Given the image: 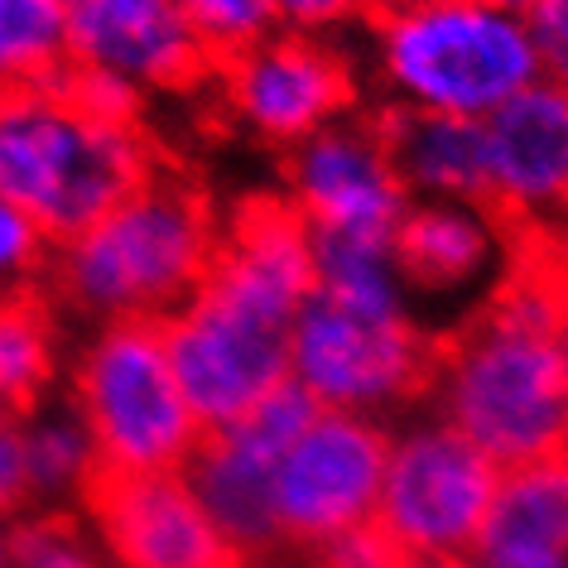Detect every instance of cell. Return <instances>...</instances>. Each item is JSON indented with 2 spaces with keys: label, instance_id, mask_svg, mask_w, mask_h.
<instances>
[{
  "label": "cell",
  "instance_id": "obj_1",
  "mask_svg": "<svg viewBox=\"0 0 568 568\" xmlns=\"http://www.w3.org/2000/svg\"><path fill=\"white\" fill-rule=\"evenodd\" d=\"M564 270L520 265L434 366L438 419L501 467L568 453V376L554 347Z\"/></svg>",
  "mask_w": 568,
  "mask_h": 568
},
{
  "label": "cell",
  "instance_id": "obj_2",
  "mask_svg": "<svg viewBox=\"0 0 568 568\" xmlns=\"http://www.w3.org/2000/svg\"><path fill=\"white\" fill-rule=\"evenodd\" d=\"M222 212L193 179L154 169L88 232L59 241L49 275L59 300L92 323H164L207 280Z\"/></svg>",
  "mask_w": 568,
  "mask_h": 568
},
{
  "label": "cell",
  "instance_id": "obj_3",
  "mask_svg": "<svg viewBox=\"0 0 568 568\" xmlns=\"http://www.w3.org/2000/svg\"><path fill=\"white\" fill-rule=\"evenodd\" d=\"M366 68L386 111L487 121L539 82L520 10L491 0H409L366 20Z\"/></svg>",
  "mask_w": 568,
  "mask_h": 568
},
{
  "label": "cell",
  "instance_id": "obj_4",
  "mask_svg": "<svg viewBox=\"0 0 568 568\" xmlns=\"http://www.w3.org/2000/svg\"><path fill=\"white\" fill-rule=\"evenodd\" d=\"M154 169L145 125L97 116L68 82L0 97V197L53 246L106 217Z\"/></svg>",
  "mask_w": 568,
  "mask_h": 568
},
{
  "label": "cell",
  "instance_id": "obj_5",
  "mask_svg": "<svg viewBox=\"0 0 568 568\" xmlns=\"http://www.w3.org/2000/svg\"><path fill=\"white\" fill-rule=\"evenodd\" d=\"M68 409L88 429L102 477L183 473L203 444L160 323H97L68 362Z\"/></svg>",
  "mask_w": 568,
  "mask_h": 568
},
{
  "label": "cell",
  "instance_id": "obj_6",
  "mask_svg": "<svg viewBox=\"0 0 568 568\" xmlns=\"http://www.w3.org/2000/svg\"><path fill=\"white\" fill-rule=\"evenodd\" d=\"M438 366L415 308H357L314 294L290 328V386L318 409L381 419L429 390Z\"/></svg>",
  "mask_w": 568,
  "mask_h": 568
},
{
  "label": "cell",
  "instance_id": "obj_7",
  "mask_svg": "<svg viewBox=\"0 0 568 568\" xmlns=\"http://www.w3.org/2000/svg\"><path fill=\"white\" fill-rule=\"evenodd\" d=\"M501 467L448 419L419 415L390 429L376 530L400 559H467L491 516Z\"/></svg>",
  "mask_w": 568,
  "mask_h": 568
},
{
  "label": "cell",
  "instance_id": "obj_8",
  "mask_svg": "<svg viewBox=\"0 0 568 568\" xmlns=\"http://www.w3.org/2000/svg\"><path fill=\"white\" fill-rule=\"evenodd\" d=\"M217 106L265 150L304 145L308 135L357 116V63L337 39L270 30L212 63Z\"/></svg>",
  "mask_w": 568,
  "mask_h": 568
},
{
  "label": "cell",
  "instance_id": "obj_9",
  "mask_svg": "<svg viewBox=\"0 0 568 568\" xmlns=\"http://www.w3.org/2000/svg\"><path fill=\"white\" fill-rule=\"evenodd\" d=\"M390 424L318 409L290 448L275 458L270 496H275L280 545L318 549L328 539L376 520L381 473H386Z\"/></svg>",
  "mask_w": 568,
  "mask_h": 568
},
{
  "label": "cell",
  "instance_id": "obj_10",
  "mask_svg": "<svg viewBox=\"0 0 568 568\" xmlns=\"http://www.w3.org/2000/svg\"><path fill=\"white\" fill-rule=\"evenodd\" d=\"M160 328L203 434L236 424L290 381V328L207 284H197L193 300Z\"/></svg>",
  "mask_w": 568,
  "mask_h": 568
},
{
  "label": "cell",
  "instance_id": "obj_11",
  "mask_svg": "<svg viewBox=\"0 0 568 568\" xmlns=\"http://www.w3.org/2000/svg\"><path fill=\"white\" fill-rule=\"evenodd\" d=\"M318 415V405L308 400L300 386L284 381L280 390H270L251 415H241L226 429L203 434L193 463L183 467V477L193 481L197 501L207 506V516L217 520V530L232 545L255 559L280 545L275 530V496H270V473L275 458L290 448V438Z\"/></svg>",
  "mask_w": 568,
  "mask_h": 568
},
{
  "label": "cell",
  "instance_id": "obj_12",
  "mask_svg": "<svg viewBox=\"0 0 568 568\" xmlns=\"http://www.w3.org/2000/svg\"><path fill=\"white\" fill-rule=\"evenodd\" d=\"M82 516L111 568H246L183 473L102 477Z\"/></svg>",
  "mask_w": 568,
  "mask_h": 568
},
{
  "label": "cell",
  "instance_id": "obj_13",
  "mask_svg": "<svg viewBox=\"0 0 568 568\" xmlns=\"http://www.w3.org/2000/svg\"><path fill=\"white\" fill-rule=\"evenodd\" d=\"M284 203L308 222V232L395 236L415 197L390 160L381 121L347 116L284 154Z\"/></svg>",
  "mask_w": 568,
  "mask_h": 568
},
{
  "label": "cell",
  "instance_id": "obj_14",
  "mask_svg": "<svg viewBox=\"0 0 568 568\" xmlns=\"http://www.w3.org/2000/svg\"><path fill=\"white\" fill-rule=\"evenodd\" d=\"M73 68L111 73L140 97L189 92L212 78L207 49L193 39L174 0H63Z\"/></svg>",
  "mask_w": 568,
  "mask_h": 568
},
{
  "label": "cell",
  "instance_id": "obj_15",
  "mask_svg": "<svg viewBox=\"0 0 568 568\" xmlns=\"http://www.w3.org/2000/svg\"><path fill=\"white\" fill-rule=\"evenodd\" d=\"M487 207L501 222H568V92L530 82L481 121Z\"/></svg>",
  "mask_w": 568,
  "mask_h": 568
},
{
  "label": "cell",
  "instance_id": "obj_16",
  "mask_svg": "<svg viewBox=\"0 0 568 568\" xmlns=\"http://www.w3.org/2000/svg\"><path fill=\"white\" fill-rule=\"evenodd\" d=\"M203 284L294 328L300 308L314 300V232L284 193L246 197L232 217H222V241Z\"/></svg>",
  "mask_w": 568,
  "mask_h": 568
},
{
  "label": "cell",
  "instance_id": "obj_17",
  "mask_svg": "<svg viewBox=\"0 0 568 568\" xmlns=\"http://www.w3.org/2000/svg\"><path fill=\"white\" fill-rule=\"evenodd\" d=\"M390 241L409 294H434V300H453V294L496 280V270L506 261L501 217L487 203L415 197Z\"/></svg>",
  "mask_w": 568,
  "mask_h": 568
},
{
  "label": "cell",
  "instance_id": "obj_18",
  "mask_svg": "<svg viewBox=\"0 0 568 568\" xmlns=\"http://www.w3.org/2000/svg\"><path fill=\"white\" fill-rule=\"evenodd\" d=\"M467 568H568V453L506 467Z\"/></svg>",
  "mask_w": 568,
  "mask_h": 568
},
{
  "label": "cell",
  "instance_id": "obj_19",
  "mask_svg": "<svg viewBox=\"0 0 568 568\" xmlns=\"http://www.w3.org/2000/svg\"><path fill=\"white\" fill-rule=\"evenodd\" d=\"M381 131H386L390 160L400 169L409 197L487 203V145H481V121L424 116V111H386Z\"/></svg>",
  "mask_w": 568,
  "mask_h": 568
},
{
  "label": "cell",
  "instance_id": "obj_20",
  "mask_svg": "<svg viewBox=\"0 0 568 568\" xmlns=\"http://www.w3.org/2000/svg\"><path fill=\"white\" fill-rule=\"evenodd\" d=\"M20 424V448L30 467V491L34 506H82L92 487L102 481V458H97L88 429L68 405H34L16 415Z\"/></svg>",
  "mask_w": 568,
  "mask_h": 568
},
{
  "label": "cell",
  "instance_id": "obj_21",
  "mask_svg": "<svg viewBox=\"0 0 568 568\" xmlns=\"http://www.w3.org/2000/svg\"><path fill=\"white\" fill-rule=\"evenodd\" d=\"M63 376V337L34 290L0 294V395L16 415L44 405Z\"/></svg>",
  "mask_w": 568,
  "mask_h": 568
},
{
  "label": "cell",
  "instance_id": "obj_22",
  "mask_svg": "<svg viewBox=\"0 0 568 568\" xmlns=\"http://www.w3.org/2000/svg\"><path fill=\"white\" fill-rule=\"evenodd\" d=\"M314 294L357 308H409L395 241L376 232H314Z\"/></svg>",
  "mask_w": 568,
  "mask_h": 568
},
{
  "label": "cell",
  "instance_id": "obj_23",
  "mask_svg": "<svg viewBox=\"0 0 568 568\" xmlns=\"http://www.w3.org/2000/svg\"><path fill=\"white\" fill-rule=\"evenodd\" d=\"M73 73L63 0H0V97L59 88Z\"/></svg>",
  "mask_w": 568,
  "mask_h": 568
},
{
  "label": "cell",
  "instance_id": "obj_24",
  "mask_svg": "<svg viewBox=\"0 0 568 568\" xmlns=\"http://www.w3.org/2000/svg\"><path fill=\"white\" fill-rule=\"evenodd\" d=\"M6 568H111L88 520L68 510H34L10 525V564Z\"/></svg>",
  "mask_w": 568,
  "mask_h": 568
},
{
  "label": "cell",
  "instance_id": "obj_25",
  "mask_svg": "<svg viewBox=\"0 0 568 568\" xmlns=\"http://www.w3.org/2000/svg\"><path fill=\"white\" fill-rule=\"evenodd\" d=\"M174 10L193 30L197 44L207 49L212 63L275 30V10H270V0H174Z\"/></svg>",
  "mask_w": 568,
  "mask_h": 568
},
{
  "label": "cell",
  "instance_id": "obj_26",
  "mask_svg": "<svg viewBox=\"0 0 568 568\" xmlns=\"http://www.w3.org/2000/svg\"><path fill=\"white\" fill-rule=\"evenodd\" d=\"M49 255H53V241L16 203L0 197V294L30 290V280L49 270Z\"/></svg>",
  "mask_w": 568,
  "mask_h": 568
},
{
  "label": "cell",
  "instance_id": "obj_27",
  "mask_svg": "<svg viewBox=\"0 0 568 568\" xmlns=\"http://www.w3.org/2000/svg\"><path fill=\"white\" fill-rule=\"evenodd\" d=\"M270 10H275V30L337 39L343 30H357V24L366 30L381 0H270Z\"/></svg>",
  "mask_w": 568,
  "mask_h": 568
},
{
  "label": "cell",
  "instance_id": "obj_28",
  "mask_svg": "<svg viewBox=\"0 0 568 568\" xmlns=\"http://www.w3.org/2000/svg\"><path fill=\"white\" fill-rule=\"evenodd\" d=\"M525 30L535 44L539 78L568 92V0H530Z\"/></svg>",
  "mask_w": 568,
  "mask_h": 568
},
{
  "label": "cell",
  "instance_id": "obj_29",
  "mask_svg": "<svg viewBox=\"0 0 568 568\" xmlns=\"http://www.w3.org/2000/svg\"><path fill=\"white\" fill-rule=\"evenodd\" d=\"M68 92L106 121H140L145 116V102H150V97H140L131 88V82H121L111 73H92V68H73V73H68Z\"/></svg>",
  "mask_w": 568,
  "mask_h": 568
},
{
  "label": "cell",
  "instance_id": "obj_30",
  "mask_svg": "<svg viewBox=\"0 0 568 568\" xmlns=\"http://www.w3.org/2000/svg\"><path fill=\"white\" fill-rule=\"evenodd\" d=\"M34 491H30V467L20 448V424H0V525H16L30 516Z\"/></svg>",
  "mask_w": 568,
  "mask_h": 568
},
{
  "label": "cell",
  "instance_id": "obj_31",
  "mask_svg": "<svg viewBox=\"0 0 568 568\" xmlns=\"http://www.w3.org/2000/svg\"><path fill=\"white\" fill-rule=\"evenodd\" d=\"M308 554H314V568H390L395 559H400L376 525L347 530V535H337V539H328V545H318Z\"/></svg>",
  "mask_w": 568,
  "mask_h": 568
},
{
  "label": "cell",
  "instance_id": "obj_32",
  "mask_svg": "<svg viewBox=\"0 0 568 568\" xmlns=\"http://www.w3.org/2000/svg\"><path fill=\"white\" fill-rule=\"evenodd\" d=\"M554 347H559V362L568 376V275H564V294H559V318H554Z\"/></svg>",
  "mask_w": 568,
  "mask_h": 568
},
{
  "label": "cell",
  "instance_id": "obj_33",
  "mask_svg": "<svg viewBox=\"0 0 568 568\" xmlns=\"http://www.w3.org/2000/svg\"><path fill=\"white\" fill-rule=\"evenodd\" d=\"M390 568H467V559H395Z\"/></svg>",
  "mask_w": 568,
  "mask_h": 568
},
{
  "label": "cell",
  "instance_id": "obj_34",
  "mask_svg": "<svg viewBox=\"0 0 568 568\" xmlns=\"http://www.w3.org/2000/svg\"><path fill=\"white\" fill-rule=\"evenodd\" d=\"M10 564V525H0V568Z\"/></svg>",
  "mask_w": 568,
  "mask_h": 568
},
{
  "label": "cell",
  "instance_id": "obj_35",
  "mask_svg": "<svg viewBox=\"0 0 568 568\" xmlns=\"http://www.w3.org/2000/svg\"><path fill=\"white\" fill-rule=\"evenodd\" d=\"M491 6H506V10H520V16H525V10H530V0H491Z\"/></svg>",
  "mask_w": 568,
  "mask_h": 568
},
{
  "label": "cell",
  "instance_id": "obj_36",
  "mask_svg": "<svg viewBox=\"0 0 568 568\" xmlns=\"http://www.w3.org/2000/svg\"><path fill=\"white\" fill-rule=\"evenodd\" d=\"M10 419H16V409H10V400L0 395V424H10Z\"/></svg>",
  "mask_w": 568,
  "mask_h": 568
},
{
  "label": "cell",
  "instance_id": "obj_37",
  "mask_svg": "<svg viewBox=\"0 0 568 568\" xmlns=\"http://www.w3.org/2000/svg\"><path fill=\"white\" fill-rule=\"evenodd\" d=\"M381 6H409V0H381Z\"/></svg>",
  "mask_w": 568,
  "mask_h": 568
}]
</instances>
